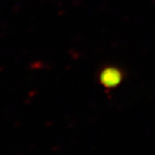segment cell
<instances>
[{
    "label": "cell",
    "mask_w": 155,
    "mask_h": 155,
    "mask_svg": "<svg viewBox=\"0 0 155 155\" xmlns=\"http://www.w3.org/2000/svg\"><path fill=\"white\" fill-rule=\"evenodd\" d=\"M123 80V72L119 68L114 66L105 67L99 74V81L106 89L116 88Z\"/></svg>",
    "instance_id": "obj_1"
}]
</instances>
